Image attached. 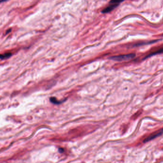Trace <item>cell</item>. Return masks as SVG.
Here are the masks:
<instances>
[{"label":"cell","mask_w":163,"mask_h":163,"mask_svg":"<svg viewBox=\"0 0 163 163\" xmlns=\"http://www.w3.org/2000/svg\"><path fill=\"white\" fill-rule=\"evenodd\" d=\"M50 100L51 102H52V103H54V104H60L62 102V101H58L56 99V98L51 97L50 98Z\"/></svg>","instance_id":"5b68a950"},{"label":"cell","mask_w":163,"mask_h":163,"mask_svg":"<svg viewBox=\"0 0 163 163\" xmlns=\"http://www.w3.org/2000/svg\"><path fill=\"white\" fill-rule=\"evenodd\" d=\"M163 133V128L157 131H155V133L152 134L151 135L148 136L147 138L145 139L144 140V142H148V141H150L151 140L155 138L156 137H157V136H159V135L162 134Z\"/></svg>","instance_id":"3957f363"},{"label":"cell","mask_w":163,"mask_h":163,"mask_svg":"<svg viewBox=\"0 0 163 163\" xmlns=\"http://www.w3.org/2000/svg\"><path fill=\"white\" fill-rule=\"evenodd\" d=\"M135 55L134 53L132 54H126V55H122L115 56H111L109 58L112 60L117 61H123L129 60L130 59L135 58Z\"/></svg>","instance_id":"6da1fadb"},{"label":"cell","mask_w":163,"mask_h":163,"mask_svg":"<svg viewBox=\"0 0 163 163\" xmlns=\"http://www.w3.org/2000/svg\"><path fill=\"white\" fill-rule=\"evenodd\" d=\"M12 56V53H6L4 54H0V59H5L10 58Z\"/></svg>","instance_id":"277c9868"},{"label":"cell","mask_w":163,"mask_h":163,"mask_svg":"<svg viewBox=\"0 0 163 163\" xmlns=\"http://www.w3.org/2000/svg\"><path fill=\"white\" fill-rule=\"evenodd\" d=\"M5 2V1H0V3H1V2Z\"/></svg>","instance_id":"52a82bcc"},{"label":"cell","mask_w":163,"mask_h":163,"mask_svg":"<svg viewBox=\"0 0 163 163\" xmlns=\"http://www.w3.org/2000/svg\"><path fill=\"white\" fill-rule=\"evenodd\" d=\"M123 1H111L110 2V5L108 6H107L105 8L102 10V13L105 14V13H109L111 11H113V10L119 5V4Z\"/></svg>","instance_id":"7a4b0ae2"},{"label":"cell","mask_w":163,"mask_h":163,"mask_svg":"<svg viewBox=\"0 0 163 163\" xmlns=\"http://www.w3.org/2000/svg\"><path fill=\"white\" fill-rule=\"evenodd\" d=\"M59 150L60 152H64V149H62V148H59Z\"/></svg>","instance_id":"8992f818"}]
</instances>
